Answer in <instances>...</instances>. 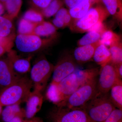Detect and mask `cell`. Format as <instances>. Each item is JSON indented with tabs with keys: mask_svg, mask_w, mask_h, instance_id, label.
I'll return each mask as SVG.
<instances>
[{
	"mask_svg": "<svg viewBox=\"0 0 122 122\" xmlns=\"http://www.w3.org/2000/svg\"><path fill=\"white\" fill-rule=\"evenodd\" d=\"M58 109L54 116V122H93L83 109Z\"/></svg>",
	"mask_w": 122,
	"mask_h": 122,
	"instance_id": "30bf717a",
	"label": "cell"
},
{
	"mask_svg": "<svg viewBox=\"0 0 122 122\" xmlns=\"http://www.w3.org/2000/svg\"><path fill=\"white\" fill-rule=\"evenodd\" d=\"M1 91H2V90H1V88L0 87V93L1 92Z\"/></svg>",
	"mask_w": 122,
	"mask_h": 122,
	"instance_id": "7bdbcfd3",
	"label": "cell"
},
{
	"mask_svg": "<svg viewBox=\"0 0 122 122\" xmlns=\"http://www.w3.org/2000/svg\"><path fill=\"white\" fill-rule=\"evenodd\" d=\"M54 66L45 58L38 60L30 70V80L34 90L41 92L45 87Z\"/></svg>",
	"mask_w": 122,
	"mask_h": 122,
	"instance_id": "5b68a950",
	"label": "cell"
},
{
	"mask_svg": "<svg viewBox=\"0 0 122 122\" xmlns=\"http://www.w3.org/2000/svg\"><path fill=\"white\" fill-rule=\"evenodd\" d=\"M92 4L90 0H81L78 4L70 9L69 12L71 17L74 20L80 19L87 13Z\"/></svg>",
	"mask_w": 122,
	"mask_h": 122,
	"instance_id": "ac0fdd59",
	"label": "cell"
},
{
	"mask_svg": "<svg viewBox=\"0 0 122 122\" xmlns=\"http://www.w3.org/2000/svg\"><path fill=\"white\" fill-rule=\"evenodd\" d=\"M33 86L30 79L26 76H22L15 83L1 91L0 105L7 106L26 102Z\"/></svg>",
	"mask_w": 122,
	"mask_h": 122,
	"instance_id": "7a4b0ae2",
	"label": "cell"
},
{
	"mask_svg": "<svg viewBox=\"0 0 122 122\" xmlns=\"http://www.w3.org/2000/svg\"><path fill=\"white\" fill-rule=\"evenodd\" d=\"M109 13L106 9L101 7L91 8L82 17L74 20L71 24L72 30L79 32H88L94 25L99 22H103L109 16Z\"/></svg>",
	"mask_w": 122,
	"mask_h": 122,
	"instance_id": "8992f818",
	"label": "cell"
},
{
	"mask_svg": "<svg viewBox=\"0 0 122 122\" xmlns=\"http://www.w3.org/2000/svg\"><path fill=\"white\" fill-rule=\"evenodd\" d=\"M103 122H122V110L116 108Z\"/></svg>",
	"mask_w": 122,
	"mask_h": 122,
	"instance_id": "f546056e",
	"label": "cell"
},
{
	"mask_svg": "<svg viewBox=\"0 0 122 122\" xmlns=\"http://www.w3.org/2000/svg\"><path fill=\"white\" fill-rule=\"evenodd\" d=\"M11 21L5 16H0V36L6 37L14 34Z\"/></svg>",
	"mask_w": 122,
	"mask_h": 122,
	"instance_id": "603a6c76",
	"label": "cell"
},
{
	"mask_svg": "<svg viewBox=\"0 0 122 122\" xmlns=\"http://www.w3.org/2000/svg\"><path fill=\"white\" fill-rule=\"evenodd\" d=\"M118 77L119 79L122 78V63L117 65H114Z\"/></svg>",
	"mask_w": 122,
	"mask_h": 122,
	"instance_id": "836d02e7",
	"label": "cell"
},
{
	"mask_svg": "<svg viewBox=\"0 0 122 122\" xmlns=\"http://www.w3.org/2000/svg\"><path fill=\"white\" fill-rule=\"evenodd\" d=\"M100 44L110 46L120 42V38L117 34L110 30H107L101 36Z\"/></svg>",
	"mask_w": 122,
	"mask_h": 122,
	"instance_id": "7402d4cb",
	"label": "cell"
},
{
	"mask_svg": "<svg viewBox=\"0 0 122 122\" xmlns=\"http://www.w3.org/2000/svg\"><path fill=\"white\" fill-rule=\"evenodd\" d=\"M26 120L23 119V118L20 117H17L11 119L8 122H26Z\"/></svg>",
	"mask_w": 122,
	"mask_h": 122,
	"instance_id": "d590c367",
	"label": "cell"
},
{
	"mask_svg": "<svg viewBox=\"0 0 122 122\" xmlns=\"http://www.w3.org/2000/svg\"><path fill=\"white\" fill-rule=\"evenodd\" d=\"M76 69L77 67L74 59L70 55L63 56L54 66L51 83L57 85Z\"/></svg>",
	"mask_w": 122,
	"mask_h": 122,
	"instance_id": "9c48e42d",
	"label": "cell"
},
{
	"mask_svg": "<svg viewBox=\"0 0 122 122\" xmlns=\"http://www.w3.org/2000/svg\"><path fill=\"white\" fill-rule=\"evenodd\" d=\"M50 40L42 39L35 34H18L15 37V44L19 51L25 53L35 52L43 49Z\"/></svg>",
	"mask_w": 122,
	"mask_h": 122,
	"instance_id": "52a82bcc",
	"label": "cell"
},
{
	"mask_svg": "<svg viewBox=\"0 0 122 122\" xmlns=\"http://www.w3.org/2000/svg\"><path fill=\"white\" fill-rule=\"evenodd\" d=\"M52 0H30L33 8L41 12L49 4Z\"/></svg>",
	"mask_w": 122,
	"mask_h": 122,
	"instance_id": "4dcf8cb0",
	"label": "cell"
},
{
	"mask_svg": "<svg viewBox=\"0 0 122 122\" xmlns=\"http://www.w3.org/2000/svg\"><path fill=\"white\" fill-rule=\"evenodd\" d=\"M7 59L11 63L14 70L18 74H25L30 71L31 57L24 58L19 56L14 51L8 52Z\"/></svg>",
	"mask_w": 122,
	"mask_h": 122,
	"instance_id": "7c38bea8",
	"label": "cell"
},
{
	"mask_svg": "<svg viewBox=\"0 0 122 122\" xmlns=\"http://www.w3.org/2000/svg\"><path fill=\"white\" fill-rule=\"evenodd\" d=\"M55 18L63 22L66 26L71 25L73 19L69 11L65 8H62L55 15Z\"/></svg>",
	"mask_w": 122,
	"mask_h": 122,
	"instance_id": "f1b7e54d",
	"label": "cell"
},
{
	"mask_svg": "<svg viewBox=\"0 0 122 122\" xmlns=\"http://www.w3.org/2000/svg\"><path fill=\"white\" fill-rule=\"evenodd\" d=\"M109 14L115 17L118 20H122V4L120 0H102Z\"/></svg>",
	"mask_w": 122,
	"mask_h": 122,
	"instance_id": "44dd1931",
	"label": "cell"
},
{
	"mask_svg": "<svg viewBox=\"0 0 122 122\" xmlns=\"http://www.w3.org/2000/svg\"><path fill=\"white\" fill-rule=\"evenodd\" d=\"M111 59L109 49L103 44H99L94 53L93 58L94 61L102 67L110 62Z\"/></svg>",
	"mask_w": 122,
	"mask_h": 122,
	"instance_id": "9a60e30c",
	"label": "cell"
},
{
	"mask_svg": "<svg viewBox=\"0 0 122 122\" xmlns=\"http://www.w3.org/2000/svg\"><path fill=\"white\" fill-rule=\"evenodd\" d=\"M98 68L76 69L57 85L50 83L46 93L47 98L58 107L82 86L98 76Z\"/></svg>",
	"mask_w": 122,
	"mask_h": 122,
	"instance_id": "6da1fadb",
	"label": "cell"
},
{
	"mask_svg": "<svg viewBox=\"0 0 122 122\" xmlns=\"http://www.w3.org/2000/svg\"><path fill=\"white\" fill-rule=\"evenodd\" d=\"M43 101L41 92L34 90L30 92L26 101L25 117L28 119L34 117L41 109Z\"/></svg>",
	"mask_w": 122,
	"mask_h": 122,
	"instance_id": "4fadbf2b",
	"label": "cell"
},
{
	"mask_svg": "<svg viewBox=\"0 0 122 122\" xmlns=\"http://www.w3.org/2000/svg\"><path fill=\"white\" fill-rule=\"evenodd\" d=\"M22 18L35 24H38L44 21V16L41 12L33 8L26 11Z\"/></svg>",
	"mask_w": 122,
	"mask_h": 122,
	"instance_id": "4316f807",
	"label": "cell"
},
{
	"mask_svg": "<svg viewBox=\"0 0 122 122\" xmlns=\"http://www.w3.org/2000/svg\"><path fill=\"white\" fill-rule=\"evenodd\" d=\"M6 52V50L1 46L0 45V57Z\"/></svg>",
	"mask_w": 122,
	"mask_h": 122,
	"instance_id": "f35d334b",
	"label": "cell"
},
{
	"mask_svg": "<svg viewBox=\"0 0 122 122\" xmlns=\"http://www.w3.org/2000/svg\"><path fill=\"white\" fill-rule=\"evenodd\" d=\"M62 5L61 0H52L47 7L41 11V13L44 17H51L61 8Z\"/></svg>",
	"mask_w": 122,
	"mask_h": 122,
	"instance_id": "d4e9b609",
	"label": "cell"
},
{
	"mask_svg": "<svg viewBox=\"0 0 122 122\" xmlns=\"http://www.w3.org/2000/svg\"><path fill=\"white\" fill-rule=\"evenodd\" d=\"M37 24L30 22L22 18L19 21L18 25V34H34V29Z\"/></svg>",
	"mask_w": 122,
	"mask_h": 122,
	"instance_id": "cb8c5ba5",
	"label": "cell"
},
{
	"mask_svg": "<svg viewBox=\"0 0 122 122\" xmlns=\"http://www.w3.org/2000/svg\"><path fill=\"white\" fill-rule=\"evenodd\" d=\"M1 115L3 121L8 122L16 117H25V111L20 108V104H14L5 106Z\"/></svg>",
	"mask_w": 122,
	"mask_h": 122,
	"instance_id": "2e32d148",
	"label": "cell"
},
{
	"mask_svg": "<svg viewBox=\"0 0 122 122\" xmlns=\"http://www.w3.org/2000/svg\"><path fill=\"white\" fill-rule=\"evenodd\" d=\"M5 9L4 3L0 1V16H1L4 13Z\"/></svg>",
	"mask_w": 122,
	"mask_h": 122,
	"instance_id": "74e56055",
	"label": "cell"
},
{
	"mask_svg": "<svg viewBox=\"0 0 122 122\" xmlns=\"http://www.w3.org/2000/svg\"><path fill=\"white\" fill-rule=\"evenodd\" d=\"M81 0H65L66 5L70 9L73 8L78 4Z\"/></svg>",
	"mask_w": 122,
	"mask_h": 122,
	"instance_id": "d6a6232c",
	"label": "cell"
},
{
	"mask_svg": "<svg viewBox=\"0 0 122 122\" xmlns=\"http://www.w3.org/2000/svg\"><path fill=\"white\" fill-rule=\"evenodd\" d=\"M116 107L112 102L109 93H96L83 109L93 122H103Z\"/></svg>",
	"mask_w": 122,
	"mask_h": 122,
	"instance_id": "3957f363",
	"label": "cell"
},
{
	"mask_svg": "<svg viewBox=\"0 0 122 122\" xmlns=\"http://www.w3.org/2000/svg\"><path fill=\"white\" fill-rule=\"evenodd\" d=\"M97 81V92L102 93H109L115 83L119 80L114 66L110 62L102 66L99 70Z\"/></svg>",
	"mask_w": 122,
	"mask_h": 122,
	"instance_id": "ba28073f",
	"label": "cell"
},
{
	"mask_svg": "<svg viewBox=\"0 0 122 122\" xmlns=\"http://www.w3.org/2000/svg\"><path fill=\"white\" fill-rule=\"evenodd\" d=\"M21 77L14 70L7 58L0 59V87L2 90L15 83Z\"/></svg>",
	"mask_w": 122,
	"mask_h": 122,
	"instance_id": "8fae6325",
	"label": "cell"
},
{
	"mask_svg": "<svg viewBox=\"0 0 122 122\" xmlns=\"http://www.w3.org/2000/svg\"><path fill=\"white\" fill-rule=\"evenodd\" d=\"M97 77L92 79L79 88L61 106L58 107L82 109L97 93Z\"/></svg>",
	"mask_w": 122,
	"mask_h": 122,
	"instance_id": "277c9868",
	"label": "cell"
},
{
	"mask_svg": "<svg viewBox=\"0 0 122 122\" xmlns=\"http://www.w3.org/2000/svg\"><path fill=\"white\" fill-rule=\"evenodd\" d=\"M110 99L116 108L122 110V81L118 80L109 92Z\"/></svg>",
	"mask_w": 122,
	"mask_h": 122,
	"instance_id": "e0dca14e",
	"label": "cell"
},
{
	"mask_svg": "<svg viewBox=\"0 0 122 122\" xmlns=\"http://www.w3.org/2000/svg\"><path fill=\"white\" fill-rule=\"evenodd\" d=\"M100 44L99 40L94 44L79 46L74 51V59L79 63L90 61L93 59L96 48Z\"/></svg>",
	"mask_w": 122,
	"mask_h": 122,
	"instance_id": "5bb4252c",
	"label": "cell"
},
{
	"mask_svg": "<svg viewBox=\"0 0 122 122\" xmlns=\"http://www.w3.org/2000/svg\"><path fill=\"white\" fill-rule=\"evenodd\" d=\"M56 29L53 24L44 21L37 25L34 29V34L40 37L53 36L55 35Z\"/></svg>",
	"mask_w": 122,
	"mask_h": 122,
	"instance_id": "d6986e66",
	"label": "cell"
},
{
	"mask_svg": "<svg viewBox=\"0 0 122 122\" xmlns=\"http://www.w3.org/2000/svg\"><path fill=\"white\" fill-rule=\"evenodd\" d=\"M6 0H0V1H1V2H2V3L4 4Z\"/></svg>",
	"mask_w": 122,
	"mask_h": 122,
	"instance_id": "b9f144b4",
	"label": "cell"
},
{
	"mask_svg": "<svg viewBox=\"0 0 122 122\" xmlns=\"http://www.w3.org/2000/svg\"><path fill=\"white\" fill-rule=\"evenodd\" d=\"M106 28L105 27V25L103 22H99L94 25L89 30L88 32L89 31H94L99 33L101 35L103 33L107 30Z\"/></svg>",
	"mask_w": 122,
	"mask_h": 122,
	"instance_id": "1f68e13d",
	"label": "cell"
},
{
	"mask_svg": "<svg viewBox=\"0 0 122 122\" xmlns=\"http://www.w3.org/2000/svg\"><path fill=\"white\" fill-rule=\"evenodd\" d=\"M111 55V62L114 65L122 63V46L121 42L112 46L109 49Z\"/></svg>",
	"mask_w": 122,
	"mask_h": 122,
	"instance_id": "484cf974",
	"label": "cell"
},
{
	"mask_svg": "<svg viewBox=\"0 0 122 122\" xmlns=\"http://www.w3.org/2000/svg\"><path fill=\"white\" fill-rule=\"evenodd\" d=\"M26 122H43V121L40 118L34 117L28 120H26Z\"/></svg>",
	"mask_w": 122,
	"mask_h": 122,
	"instance_id": "8d00e7d4",
	"label": "cell"
},
{
	"mask_svg": "<svg viewBox=\"0 0 122 122\" xmlns=\"http://www.w3.org/2000/svg\"><path fill=\"white\" fill-rule=\"evenodd\" d=\"M88 32L78 41L79 46L94 44L99 41L101 36L100 34L94 31Z\"/></svg>",
	"mask_w": 122,
	"mask_h": 122,
	"instance_id": "83f0119b",
	"label": "cell"
},
{
	"mask_svg": "<svg viewBox=\"0 0 122 122\" xmlns=\"http://www.w3.org/2000/svg\"><path fill=\"white\" fill-rule=\"evenodd\" d=\"M22 5V0H7L4 3L7 14L5 16L12 20L17 16Z\"/></svg>",
	"mask_w": 122,
	"mask_h": 122,
	"instance_id": "ffe728a7",
	"label": "cell"
},
{
	"mask_svg": "<svg viewBox=\"0 0 122 122\" xmlns=\"http://www.w3.org/2000/svg\"><path fill=\"white\" fill-rule=\"evenodd\" d=\"M2 106L0 105V115H1V113H2Z\"/></svg>",
	"mask_w": 122,
	"mask_h": 122,
	"instance_id": "60d3db41",
	"label": "cell"
},
{
	"mask_svg": "<svg viewBox=\"0 0 122 122\" xmlns=\"http://www.w3.org/2000/svg\"><path fill=\"white\" fill-rule=\"evenodd\" d=\"M90 0L92 4H93L95 2H96L97 0Z\"/></svg>",
	"mask_w": 122,
	"mask_h": 122,
	"instance_id": "ab89813d",
	"label": "cell"
},
{
	"mask_svg": "<svg viewBox=\"0 0 122 122\" xmlns=\"http://www.w3.org/2000/svg\"><path fill=\"white\" fill-rule=\"evenodd\" d=\"M53 25L56 28H61L66 27V25L63 22L57 20V19L54 18L53 20Z\"/></svg>",
	"mask_w": 122,
	"mask_h": 122,
	"instance_id": "e575fe53",
	"label": "cell"
}]
</instances>
